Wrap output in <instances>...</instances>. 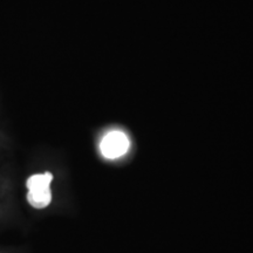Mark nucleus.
I'll return each instance as SVG.
<instances>
[{
    "label": "nucleus",
    "instance_id": "nucleus-1",
    "mask_svg": "<svg viewBox=\"0 0 253 253\" xmlns=\"http://www.w3.org/2000/svg\"><path fill=\"white\" fill-rule=\"evenodd\" d=\"M52 179L53 175L50 172L37 173L27 179V201L32 207L43 209L50 204L52 192H50L49 185Z\"/></svg>",
    "mask_w": 253,
    "mask_h": 253
},
{
    "label": "nucleus",
    "instance_id": "nucleus-2",
    "mask_svg": "<svg viewBox=\"0 0 253 253\" xmlns=\"http://www.w3.org/2000/svg\"><path fill=\"white\" fill-rule=\"evenodd\" d=\"M100 149L103 156L109 160L121 157L129 149L128 136L119 130L110 131L101 141Z\"/></svg>",
    "mask_w": 253,
    "mask_h": 253
}]
</instances>
